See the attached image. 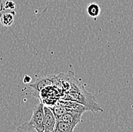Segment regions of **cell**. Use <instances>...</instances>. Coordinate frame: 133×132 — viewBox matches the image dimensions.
Here are the masks:
<instances>
[{
    "instance_id": "6da1fadb",
    "label": "cell",
    "mask_w": 133,
    "mask_h": 132,
    "mask_svg": "<svg viewBox=\"0 0 133 132\" xmlns=\"http://www.w3.org/2000/svg\"><path fill=\"white\" fill-rule=\"evenodd\" d=\"M68 74L70 87L64 95V99L77 102L85 106L88 111H91L94 113L103 112V109L95 101V96L85 90L82 83L75 77L74 73L69 71Z\"/></svg>"
},
{
    "instance_id": "7a4b0ae2",
    "label": "cell",
    "mask_w": 133,
    "mask_h": 132,
    "mask_svg": "<svg viewBox=\"0 0 133 132\" xmlns=\"http://www.w3.org/2000/svg\"><path fill=\"white\" fill-rule=\"evenodd\" d=\"M29 123L37 132H44V104L42 103H39L33 107V114Z\"/></svg>"
},
{
    "instance_id": "3957f363",
    "label": "cell",
    "mask_w": 133,
    "mask_h": 132,
    "mask_svg": "<svg viewBox=\"0 0 133 132\" xmlns=\"http://www.w3.org/2000/svg\"><path fill=\"white\" fill-rule=\"evenodd\" d=\"M57 119L51 109L44 106V126L46 132H54Z\"/></svg>"
},
{
    "instance_id": "277c9868",
    "label": "cell",
    "mask_w": 133,
    "mask_h": 132,
    "mask_svg": "<svg viewBox=\"0 0 133 132\" xmlns=\"http://www.w3.org/2000/svg\"><path fill=\"white\" fill-rule=\"evenodd\" d=\"M56 104L66 107L69 112H79V113L83 114L85 112L88 111L85 106H84L83 105L77 102L72 101V100H67V99H60L56 102Z\"/></svg>"
},
{
    "instance_id": "5b68a950",
    "label": "cell",
    "mask_w": 133,
    "mask_h": 132,
    "mask_svg": "<svg viewBox=\"0 0 133 132\" xmlns=\"http://www.w3.org/2000/svg\"><path fill=\"white\" fill-rule=\"evenodd\" d=\"M82 113L79 112H67L64 115L61 116L59 119L60 121L64 122L67 124L73 125L76 127L77 124L81 122V117Z\"/></svg>"
},
{
    "instance_id": "8992f818",
    "label": "cell",
    "mask_w": 133,
    "mask_h": 132,
    "mask_svg": "<svg viewBox=\"0 0 133 132\" xmlns=\"http://www.w3.org/2000/svg\"><path fill=\"white\" fill-rule=\"evenodd\" d=\"M76 127L67 124L64 122L57 120L54 132H74Z\"/></svg>"
},
{
    "instance_id": "52a82bcc",
    "label": "cell",
    "mask_w": 133,
    "mask_h": 132,
    "mask_svg": "<svg viewBox=\"0 0 133 132\" xmlns=\"http://www.w3.org/2000/svg\"><path fill=\"white\" fill-rule=\"evenodd\" d=\"M15 12L11 13H3L0 16V23L5 27H10L14 22V15Z\"/></svg>"
},
{
    "instance_id": "ba28073f",
    "label": "cell",
    "mask_w": 133,
    "mask_h": 132,
    "mask_svg": "<svg viewBox=\"0 0 133 132\" xmlns=\"http://www.w3.org/2000/svg\"><path fill=\"white\" fill-rule=\"evenodd\" d=\"M49 108L53 112V113H54V115H55L57 120L59 119L63 115H64L66 112H69L66 107H64L63 106H61V105H58V104H55V106Z\"/></svg>"
},
{
    "instance_id": "9c48e42d",
    "label": "cell",
    "mask_w": 133,
    "mask_h": 132,
    "mask_svg": "<svg viewBox=\"0 0 133 132\" xmlns=\"http://www.w3.org/2000/svg\"><path fill=\"white\" fill-rule=\"evenodd\" d=\"M101 8L99 5L95 3H91L87 7V13L91 17H97L100 15Z\"/></svg>"
},
{
    "instance_id": "30bf717a",
    "label": "cell",
    "mask_w": 133,
    "mask_h": 132,
    "mask_svg": "<svg viewBox=\"0 0 133 132\" xmlns=\"http://www.w3.org/2000/svg\"><path fill=\"white\" fill-rule=\"evenodd\" d=\"M14 132H37L29 122H24L18 126Z\"/></svg>"
},
{
    "instance_id": "8fae6325",
    "label": "cell",
    "mask_w": 133,
    "mask_h": 132,
    "mask_svg": "<svg viewBox=\"0 0 133 132\" xmlns=\"http://www.w3.org/2000/svg\"><path fill=\"white\" fill-rule=\"evenodd\" d=\"M3 10L5 9H8V10H15L16 8V4L15 2H13L12 0H7L5 1V2L4 3V5L2 6Z\"/></svg>"
},
{
    "instance_id": "7c38bea8",
    "label": "cell",
    "mask_w": 133,
    "mask_h": 132,
    "mask_svg": "<svg viewBox=\"0 0 133 132\" xmlns=\"http://www.w3.org/2000/svg\"><path fill=\"white\" fill-rule=\"evenodd\" d=\"M32 81V78L29 76V75H25L24 77V79H23V82L24 83H29L31 82Z\"/></svg>"
},
{
    "instance_id": "4fadbf2b",
    "label": "cell",
    "mask_w": 133,
    "mask_h": 132,
    "mask_svg": "<svg viewBox=\"0 0 133 132\" xmlns=\"http://www.w3.org/2000/svg\"><path fill=\"white\" fill-rule=\"evenodd\" d=\"M2 6H3L2 0H0V16H1V11H2Z\"/></svg>"
},
{
    "instance_id": "5bb4252c",
    "label": "cell",
    "mask_w": 133,
    "mask_h": 132,
    "mask_svg": "<svg viewBox=\"0 0 133 132\" xmlns=\"http://www.w3.org/2000/svg\"><path fill=\"white\" fill-rule=\"evenodd\" d=\"M44 132H46V131H44Z\"/></svg>"
}]
</instances>
